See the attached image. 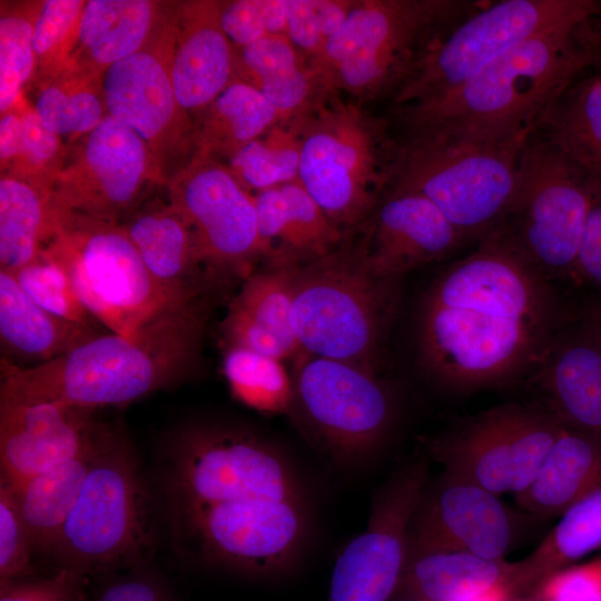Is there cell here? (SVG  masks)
I'll return each mask as SVG.
<instances>
[{
  "mask_svg": "<svg viewBox=\"0 0 601 601\" xmlns=\"http://www.w3.org/2000/svg\"><path fill=\"white\" fill-rule=\"evenodd\" d=\"M23 145L22 118L16 105L1 114L0 120V161L1 170L8 171L19 159Z\"/></svg>",
  "mask_w": 601,
  "mask_h": 601,
  "instance_id": "f5cc1de1",
  "label": "cell"
},
{
  "mask_svg": "<svg viewBox=\"0 0 601 601\" xmlns=\"http://www.w3.org/2000/svg\"><path fill=\"white\" fill-rule=\"evenodd\" d=\"M207 313L203 298L161 313L130 335H96L32 367L1 359L0 402L97 410L176 386L199 365Z\"/></svg>",
  "mask_w": 601,
  "mask_h": 601,
  "instance_id": "7a4b0ae2",
  "label": "cell"
},
{
  "mask_svg": "<svg viewBox=\"0 0 601 601\" xmlns=\"http://www.w3.org/2000/svg\"><path fill=\"white\" fill-rule=\"evenodd\" d=\"M38 4L2 6L0 16V111L12 109L36 75L32 35Z\"/></svg>",
  "mask_w": 601,
  "mask_h": 601,
  "instance_id": "ab89813d",
  "label": "cell"
},
{
  "mask_svg": "<svg viewBox=\"0 0 601 601\" xmlns=\"http://www.w3.org/2000/svg\"><path fill=\"white\" fill-rule=\"evenodd\" d=\"M588 318L601 331V302L591 311Z\"/></svg>",
  "mask_w": 601,
  "mask_h": 601,
  "instance_id": "11a10c76",
  "label": "cell"
},
{
  "mask_svg": "<svg viewBox=\"0 0 601 601\" xmlns=\"http://www.w3.org/2000/svg\"><path fill=\"white\" fill-rule=\"evenodd\" d=\"M304 500L221 503L166 515L186 558L249 578H274L297 561L308 533Z\"/></svg>",
  "mask_w": 601,
  "mask_h": 601,
  "instance_id": "7c38bea8",
  "label": "cell"
},
{
  "mask_svg": "<svg viewBox=\"0 0 601 601\" xmlns=\"http://www.w3.org/2000/svg\"><path fill=\"white\" fill-rule=\"evenodd\" d=\"M601 0H502L481 4L435 42L390 98L392 122L421 111L511 47L592 21Z\"/></svg>",
  "mask_w": 601,
  "mask_h": 601,
  "instance_id": "30bf717a",
  "label": "cell"
},
{
  "mask_svg": "<svg viewBox=\"0 0 601 601\" xmlns=\"http://www.w3.org/2000/svg\"><path fill=\"white\" fill-rule=\"evenodd\" d=\"M43 250L66 270L87 311L111 333L130 335L161 313L204 298L157 282L121 223L61 214L58 231Z\"/></svg>",
  "mask_w": 601,
  "mask_h": 601,
  "instance_id": "8fae6325",
  "label": "cell"
},
{
  "mask_svg": "<svg viewBox=\"0 0 601 601\" xmlns=\"http://www.w3.org/2000/svg\"><path fill=\"white\" fill-rule=\"evenodd\" d=\"M168 203L186 223L209 285L254 272L262 260L255 196L225 162L193 156L170 180Z\"/></svg>",
  "mask_w": 601,
  "mask_h": 601,
  "instance_id": "9a60e30c",
  "label": "cell"
},
{
  "mask_svg": "<svg viewBox=\"0 0 601 601\" xmlns=\"http://www.w3.org/2000/svg\"><path fill=\"white\" fill-rule=\"evenodd\" d=\"M12 274L42 308L66 321L92 327L95 318L79 299L68 274L45 250Z\"/></svg>",
  "mask_w": 601,
  "mask_h": 601,
  "instance_id": "b9f144b4",
  "label": "cell"
},
{
  "mask_svg": "<svg viewBox=\"0 0 601 601\" xmlns=\"http://www.w3.org/2000/svg\"><path fill=\"white\" fill-rule=\"evenodd\" d=\"M529 137L495 140L441 130L401 136L388 190L422 194L465 242H479L511 208Z\"/></svg>",
  "mask_w": 601,
  "mask_h": 601,
  "instance_id": "5b68a950",
  "label": "cell"
},
{
  "mask_svg": "<svg viewBox=\"0 0 601 601\" xmlns=\"http://www.w3.org/2000/svg\"><path fill=\"white\" fill-rule=\"evenodd\" d=\"M160 7L149 0L86 1L77 43L66 67L102 77L109 66L151 40L162 23Z\"/></svg>",
  "mask_w": 601,
  "mask_h": 601,
  "instance_id": "4316f807",
  "label": "cell"
},
{
  "mask_svg": "<svg viewBox=\"0 0 601 601\" xmlns=\"http://www.w3.org/2000/svg\"><path fill=\"white\" fill-rule=\"evenodd\" d=\"M480 6L464 0H355L311 65L328 93L365 106L390 99L425 52Z\"/></svg>",
  "mask_w": 601,
  "mask_h": 601,
  "instance_id": "277c9868",
  "label": "cell"
},
{
  "mask_svg": "<svg viewBox=\"0 0 601 601\" xmlns=\"http://www.w3.org/2000/svg\"><path fill=\"white\" fill-rule=\"evenodd\" d=\"M362 228L365 264L383 279H398L465 243L442 211L416 191L388 190Z\"/></svg>",
  "mask_w": 601,
  "mask_h": 601,
  "instance_id": "44dd1931",
  "label": "cell"
},
{
  "mask_svg": "<svg viewBox=\"0 0 601 601\" xmlns=\"http://www.w3.org/2000/svg\"><path fill=\"white\" fill-rule=\"evenodd\" d=\"M95 578L90 601H175L165 580L147 564Z\"/></svg>",
  "mask_w": 601,
  "mask_h": 601,
  "instance_id": "7dc6e473",
  "label": "cell"
},
{
  "mask_svg": "<svg viewBox=\"0 0 601 601\" xmlns=\"http://www.w3.org/2000/svg\"><path fill=\"white\" fill-rule=\"evenodd\" d=\"M590 206V175L531 135L499 230L548 278L572 275Z\"/></svg>",
  "mask_w": 601,
  "mask_h": 601,
  "instance_id": "4fadbf2b",
  "label": "cell"
},
{
  "mask_svg": "<svg viewBox=\"0 0 601 601\" xmlns=\"http://www.w3.org/2000/svg\"><path fill=\"white\" fill-rule=\"evenodd\" d=\"M562 427L545 407L504 404L434 441L431 453L445 472L515 495L531 483Z\"/></svg>",
  "mask_w": 601,
  "mask_h": 601,
  "instance_id": "2e32d148",
  "label": "cell"
},
{
  "mask_svg": "<svg viewBox=\"0 0 601 601\" xmlns=\"http://www.w3.org/2000/svg\"><path fill=\"white\" fill-rule=\"evenodd\" d=\"M296 268L265 266L252 272L229 306L276 334L297 354L300 348L292 326Z\"/></svg>",
  "mask_w": 601,
  "mask_h": 601,
  "instance_id": "f35d334b",
  "label": "cell"
},
{
  "mask_svg": "<svg viewBox=\"0 0 601 601\" xmlns=\"http://www.w3.org/2000/svg\"><path fill=\"white\" fill-rule=\"evenodd\" d=\"M32 108L50 131L70 141L93 130L108 115L101 77L73 67L39 80Z\"/></svg>",
  "mask_w": 601,
  "mask_h": 601,
  "instance_id": "d590c367",
  "label": "cell"
},
{
  "mask_svg": "<svg viewBox=\"0 0 601 601\" xmlns=\"http://www.w3.org/2000/svg\"><path fill=\"white\" fill-rule=\"evenodd\" d=\"M601 549V487L561 514L556 525L525 558L511 562L512 600L528 598L551 574Z\"/></svg>",
  "mask_w": 601,
  "mask_h": 601,
  "instance_id": "4dcf8cb0",
  "label": "cell"
},
{
  "mask_svg": "<svg viewBox=\"0 0 601 601\" xmlns=\"http://www.w3.org/2000/svg\"><path fill=\"white\" fill-rule=\"evenodd\" d=\"M98 335L92 327L60 318L38 305L11 272L0 269L2 361L32 367L62 356Z\"/></svg>",
  "mask_w": 601,
  "mask_h": 601,
  "instance_id": "d4e9b609",
  "label": "cell"
},
{
  "mask_svg": "<svg viewBox=\"0 0 601 601\" xmlns=\"http://www.w3.org/2000/svg\"><path fill=\"white\" fill-rule=\"evenodd\" d=\"M89 578L60 568L49 578L0 581V601H88Z\"/></svg>",
  "mask_w": 601,
  "mask_h": 601,
  "instance_id": "c3c4849f",
  "label": "cell"
},
{
  "mask_svg": "<svg viewBox=\"0 0 601 601\" xmlns=\"http://www.w3.org/2000/svg\"><path fill=\"white\" fill-rule=\"evenodd\" d=\"M196 116L193 156L219 161H227L282 120L259 90L237 78Z\"/></svg>",
  "mask_w": 601,
  "mask_h": 601,
  "instance_id": "836d02e7",
  "label": "cell"
},
{
  "mask_svg": "<svg viewBox=\"0 0 601 601\" xmlns=\"http://www.w3.org/2000/svg\"><path fill=\"white\" fill-rule=\"evenodd\" d=\"M121 224L157 282L175 292L203 297L209 283L191 234L169 203L146 207Z\"/></svg>",
  "mask_w": 601,
  "mask_h": 601,
  "instance_id": "f1b7e54d",
  "label": "cell"
},
{
  "mask_svg": "<svg viewBox=\"0 0 601 601\" xmlns=\"http://www.w3.org/2000/svg\"><path fill=\"white\" fill-rule=\"evenodd\" d=\"M114 428L108 426L89 447L61 465L20 484L13 486L8 484L35 550L51 556L90 467Z\"/></svg>",
  "mask_w": 601,
  "mask_h": 601,
  "instance_id": "f546056e",
  "label": "cell"
},
{
  "mask_svg": "<svg viewBox=\"0 0 601 601\" xmlns=\"http://www.w3.org/2000/svg\"><path fill=\"white\" fill-rule=\"evenodd\" d=\"M95 412L59 402H0V482L20 484L79 455L109 426Z\"/></svg>",
  "mask_w": 601,
  "mask_h": 601,
  "instance_id": "ffe728a7",
  "label": "cell"
},
{
  "mask_svg": "<svg viewBox=\"0 0 601 601\" xmlns=\"http://www.w3.org/2000/svg\"><path fill=\"white\" fill-rule=\"evenodd\" d=\"M351 231L329 254L298 266L292 326L300 351L376 374L398 279L375 277Z\"/></svg>",
  "mask_w": 601,
  "mask_h": 601,
  "instance_id": "ba28073f",
  "label": "cell"
},
{
  "mask_svg": "<svg viewBox=\"0 0 601 601\" xmlns=\"http://www.w3.org/2000/svg\"><path fill=\"white\" fill-rule=\"evenodd\" d=\"M601 179V70L577 78L544 109L532 134Z\"/></svg>",
  "mask_w": 601,
  "mask_h": 601,
  "instance_id": "1f68e13d",
  "label": "cell"
},
{
  "mask_svg": "<svg viewBox=\"0 0 601 601\" xmlns=\"http://www.w3.org/2000/svg\"><path fill=\"white\" fill-rule=\"evenodd\" d=\"M511 562L459 551L406 558L395 593L407 601H462L508 580Z\"/></svg>",
  "mask_w": 601,
  "mask_h": 601,
  "instance_id": "e575fe53",
  "label": "cell"
},
{
  "mask_svg": "<svg viewBox=\"0 0 601 601\" xmlns=\"http://www.w3.org/2000/svg\"><path fill=\"white\" fill-rule=\"evenodd\" d=\"M83 0H46L39 3L32 47L39 80L59 73L67 65L78 38Z\"/></svg>",
  "mask_w": 601,
  "mask_h": 601,
  "instance_id": "60d3db41",
  "label": "cell"
},
{
  "mask_svg": "<svg viewBox=\"0 0 601 601\" xmlns=\"http://www.w3.org/2000/svg\"><path fill=\"white\" fill-rule=\"evenodd\" d=\"M420 601H426V600H420Z\"/></svg>",
  "mask_w": 601,
  "mask_h": 601,
  "instance_id": "680465c9",
  "label": "cell"
},
{
  "mask_svg": "<svg viewBox=\"0 0 601 601\" xmlns=\"http://www.w3.org/2000/svg\"><path fill=\"white\" fill-rule=\"evenodd\" d=\"M597 67H600V68H601V48H600L599 61H598Z\"/></svg>",
  "mask_w": 601,
  "mask_h": 601,
  "instance_id": "9f6ffc18",
  "label": "cell"
},
{
  "mask_svg": "<svg viewBox=\"0 0 601 601\" xmlns=\"http://www.w3.org/2000/svg\"><path fill=\"white\" fill-rule=\"evenodd\" d=\"M308 116L279 120L225 162L247 190L257 194L298 179Z\"/></svg>",
  "mask_w": 601,
  "mask_h": 601,
  "instance_id": "8d00e7d4",
  "label": "cell"
},
{
  "mask_svg": "<svg viewBox=\"0 0 601 601\" xmlns=\"http://www.w3.org/2000/svg\"><path fill=\"white\" fill-rule=\"evenodd\" d=\"M20 110L23 126L22 152L18 161L2 174L14 175L52 188L65 158L63 140L50 131L38 118L33 108L21 102Z\"/></svg>",
  "mask_w": 601,
  "mask_h": 601,
  "instance_id": "ee69618b",
  "label": "cell"
},
{
  "mask_svg": "<svg viewBox=\"0 0 601 601\" xmlns=\"http://www.w3.org/2000/svg\"><path fill=\"white\" fill-rule=\"evenodd\" d=\"M551 279L499 231L427 288L416 344L427 375L459 391L532 374L569 325Z\"/></svg>",
  "mask_w": 601,
  "mask_h": 601,
  "instance_id": "6da1fadb",
  "label": "cell"
},
{
  "mask_svg": "<svg viewBox=\"0 0 601 601\" xmlns=\"http://www.w3.org/2000/svg\"><path fill=\"white\" fill-rule=\"evenodd\" d=\"M169 72L180 107L198 115L235 79V47L219 21V1L176 6L169 20Z\"/></svg>",
  "mask_w": 601,
  "mask_h": 601,
  "instance_id": "7402d4cb",
  "label": "cell"
},
{
  "mask_svg": "<svg viewBox=\"0 0 601 601\" xmlns=\"http://www.w3.org/2000/svg\"><path fill=\"white\" fill-rule=\"evenodd\" d=\"M292 377L293 408L336 462L353 465L380 447L394 420V403L375 373L299 351Z\"/></svg>",
  "mask_w": 601,
  "mask_h": 601,
  "instance_id": "5bb4252c",
  "label": "cell"
},
{
  "mask_svg": "<svg viewBox=\"0 0 601 601\" xmlns=\"http://www.w3.org/2000/svg\"><path fill=\"white\" fill-rule=\"evenodd\" d=\"M147 490L132 445L114 428L85 480L50 558L87 575L147 564L152 545Z\"/></svg>",
  "mask_w": 601,
  "mask_h": 601,
  "instance_id": "9c48e42d",
  "label": "cell"
},
{
  "mask_svg": "<svg viewBox=\"0 0 601 601\" xmlns=\"http://www.w3.org/2000/svg\"><path fill=\"white\" fill-rule=\"evenodd\" d=\"M60 225L52 188L14 175L0 179V269L17 272L51 242Z\"/></svg>",
  "mask_w": 601,
  "mask_h": 601,
  "instance_id": "d6a6232c",
  "label": "cell"
},
{
  "mask_svg": "<svg viewBox=\"0 0 601 601\" xmlns=\"http://www.w3.org/2000/svg\"><path fill=\"white\" fill-rule=\"evenodd\" d=\"M597 19L511 47L434 105L392 125L402 136L441 130L495 140L529 137L548 105L588 67L598 65Z\"/></svg>",
  "mask_w": 601,
  "mask_h": 601,
  "instance_id": "3957f363",
  "label": "cell"
},
{
  "mask_svg": "<svg viewBox=\"0 0 601 601\" xmlns=\"http://www.w3.org/2000/svg\"><path fill=\"white\" fill-rule=\"evenodd\" d=\"M462 601H513L506 581L500 582Z\"/></svg>",
  "mask_w": 601,
  "mask_h": 601,
  "instance_id": "db71d44e",
  "label": "cell"
},
{
  "mask_svg": "<svg viewBox=\"0 0 601 601\" xmlns=\"http://www.w3.org/2000/svg\"><path fill=\"white\" fill-rule=\"evenodd\" d=\"M390 119L332 93L309 114L298 181L345 231L362 227L388 191L398 151Z\"/></svg>",
  "mask_w": 601,
  "mask_h": 601,
  "instance_id": "52a82bcc",
  "label": "cell"
},
{
  "mask_svg": "<svg viewBox=\"0 0 601 601\" xmlns=\"http://www.w3.org/2000/svg\"><path fill=\"white\" fill-rule=\"evenodd\" d=\"M515 538L514 516L497 494L444 471L424 487L408 528L406 558L459 551L503 561Z\"/></svg>",
  "mask_w": 601,
  "mask_h": 601,
  "instance_id": "d6986e66",
  "label": "cell"
},
{
  "mask_svg": "<svg viewBox=\"0 0 601 601\" xmlns=\"http://www.w3.org/2000/svg\"><path fill=\"white\" fill-rule=\"evenodd\" d=\"M254 196L265 266H302L335 250L351 233L328 218L298 179Z\"/></svg>",
  "mask_w": 601,
  "mask_h": 601,
  "instance_id": "cb8c5ba5",
  "label": "cell"
},
{
  "mask_svg": "<svg viewBox=\"0 0 601 601\" xmlns=\"http://www.w3.org/2000/svg\"><path fill=\"white\" fill-rule=\"evenodd\" d=\"M107 114L147 145L158 174L193 150L194 122L179 105L169 72V20L139 51L101 77Z\"/></svg>",
  "mask_w": 601,
  "mask_h": 601,
  "instance_id": "ac0fdd59",
  "label": "cell"
},
{
  "mask_svg": "<svg viewBox=\"0 0 601 601\" xmlns=\"http://www.w3.org/2000/svg\"><path fill=\"white\" fill-rule=\"evenodd\" d=\"M525 599L532 601H601V555L551 574Z\"/></svg>",
  "mask_w": 601,
  "mask_h": 601,
  "instance_id": "681fc988",
  "label": "cell"
},
{
  "mask_svg": "<svg viewBox=\"0 0 601 601\" xmlns=\"http://www.w3.org/2000/svg\"><path fill=\"white\" fill-rule=\"evenodd\" d=\"M516 601H532V600L523 599V600H516Z\"/></svg>",
  "mask_w": 601,
  "mask_h": 601,
  "instance_id": "6f0895ef",
  "label": "cell"
},
{
  "mask_svg": "<svg viewBox=\"0 0 601 601\" xmlns=\"http://www.w3.org/2000/svg\"><path fill=\"white\" fill-rule=\"evenodd\" d=\"M220 328L225 345H237L279 359L296 356L276 334L229 305Z\"/></svg>",
  "mask_w": 601,
  "mask_h": 601,
  "instance_id": "816d5d0a",
  "label": "cell"
},
{
  "mask_svg": "<svg viewBox=\"0 0 601 601\" xmlns=\"http://www.w3.org/2000/svg\"><path fill=\"white\" fill-rule=\"evenodd\" d=\"M219 21L235 48L267 36H286L287 0L219 1Z\"/></svg>",
  "mask_w": 601,
  "mask_h": 601,
  "instance_id": "f6af8a7d",
  "label": "cell"
},
{
  "mask_svg": "<svg viewBox=\"0 0 601 601\" xmlns=\"http://www.w3.org/2000/svg\"><path fill=\"white\" fill-rule=\"evenodd\" d=\"M223 372L233 395L246 406L273 414L293 408V377L283 359L225 345Z\"/></svg>",
  "mask_w": 601,
  "mask_h": 601,
  "instance_id": "74e56055",
  "label": "cell"
},
{
  "mask_svg": "<svg viewBox=\"0 0 601 601\" xmlns=\"http://www.w3.org/2000/svg\"><path fill=\"white\" fill-rule=\"evenodd\" d=\"M35 546L10 486L0 482V581L30 573Z\"/></svg>",
  "mask_w": 601,
  "mask_h": 601,
  "instance_id": "bcb514c9",
  "label": "cell"
},
{
  "mask_svg": "<svg viewBox=\"0 0 601 601\" xmlns=\"http://www.w3.org/2000/svg\"><path fill=\"white\" fill-rule=\"evenodd\" d=\"M355 0H287L286 37L309 59L339 30Z\"/></svg>",
  "mask_w": 601,
  "mask_h": 601,
  "instance_id": "7bdbcfd3",
  "label": "cell"
},
{
  "mask_svg": "<svg viewBox=\"0 0 601 601\" xmlns=\"http://www.w3.org/2000/svg\"><path fill=\"white\" fill-rule=\"evenodd\" d=\"M159 482L166 515L220 503L304 500L297 472L279 447L215 422H186L166 436Z\"/></svg>",
  "mask_w": 601,
  "mask_h": 601,
  "instance_id": "8992f818",
  "label": "cell"
},
{
  "mask_svg": "<svg viewBox=\"0 0 601 601\" xmlns=\"http://www.w3.org/2000/svg\"><path fill=\"white\" fill-rule=\"evenodd\" d=\"M531 375L552 415L601 437V331L588 317L562 331Z\"/></svg>",
  "mask_w": 601,
  "mask_h": 601,
  "instance_id": "603a6c76",
  "label": "cell"
},
{
  "mask_svg": "<svg viewBox=\"0 0 601 601\" xmlns=\"http://www.w3.org/2000/svg\"><path fill=\"white\" fill-rule=\"evenodd\" d=\"M599 487L601 437L563 424L531 483L515 494V502L531 515L556 516Z\"/></svg>",
  "mask_w": 601,
  "mask_h": 601,
  "instance_id": "83f0119b",
  "label": "cell"
},
{
  "mask_svg": "<svg viewBox=\"0 0 601 601\" xmlns=\"http://www.w3.org/2000/svg\"><path fill=\"white\" fill-rule=\"evenodd\" d=\"M235 78L259 90L282 119L308 115L332 95L311 60L280 35L235 48Z\"/></svg>",
  "mask_w": 601,
  "mask_h": 601,
  "instance_id": "484cf974",
  "label": "cell"
},
{
  "mask_svg": "<svg viewBox=\"0 0 601 601\" xmlns=\"http://www.w3.org/2000/svg\"><path fill=\"white\" fill-rule=\"evenodd\" d=\"M571 276L591 285L601 296V179L593 176L589 211Z\"/></svg>",
  "mask_w": 601,
  "mask_h": 601,
  "instance_id": "f907efd6",
  "label": "cell"
},
{
  "mask_svg": "<svg viewBox=\"0 0 601 601\" xmlns=\"http://www.w3.org/2000/svg\"><path fill=\"white\" fill-rule=\"evenodd\" d=\"M73 142L52 185L58 211L121 223L158 174L147 145L109 115Z\"/></svg>",
  "mask_w": 601,
  "mask_h": 601,
  "instance_id": "e0dca14e",
  "label": "cell"
}]
</instances>
